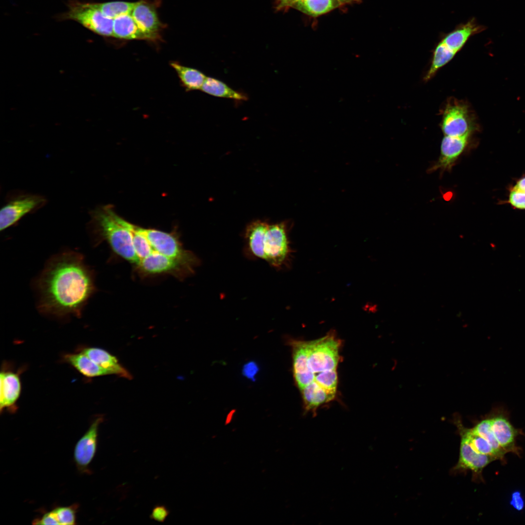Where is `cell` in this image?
<instances>
[{
	"mask_svg": "<svg viewBox=\"0 0 525 525\" xmlns=\"http://www.w3.org/2000/svg\"><path fill=\"white\" fill-rule=\"evenodd\" d=\"M63 359L79 372L88 378L111 374L108 371L99 366L80 351L79 353L66 354Z\"/></svg>",
	"mask_w": 525,
	"mask_h": 525,
	"instance_id": "19",
	"label": "cell"
},
{
	"mask_svg": "<svg viewBox=\"0 0 525 525\" xmlns=\"http://www.w3.org/2000/svg\"><path fill=\"white\" fill-rule=\"evenodd\" d=\"M486 29L472 18L465 23L458 25L455 29L443 36L441 41L450 50L457 53L472 35Z\"/></svg>",
	"mask_w": 525,
	"mask_h": 525,
	"instance_id": "15",
	"label": "cell"
},
{
	"mask_svg": "<svg viewBox=\"0 0 525 525\" xmlns=\"http://www.w3.org/2000/svg\"><path fill=\"white\" fill-rule=\"evenodd\" d=\"M90 216L88 227L93 240L106 242L114 253L133 264L132 223L119 216L109 204L91 210Z\"/></svg>",
	"mask_w": 525,
	"mask_h": 525,
	"instance_id": "2",
	"label": "cell"
},
{
	"mask_svg": "<svg viewBox=\"0 0 525 525\" xmlns=\"http://www.w3.org/2000/svg\"><path fill=\"white\" fill-rule=\"evenodd\" d=\"M468 108L462 101L451 99L443 112L441 128L444 136L461 137L471 136L473 127Z\"/></svg>",
	"mask_w": 525,
	"mask_h": 525,
	"instance_id": "6",
	"label": "cell"
},
{
	"mask_svg": "<svg viewBox=\"0 0 525 525\" xmlns=\"http://www.w3.org/2000/svg\"><path fill=\"white\" fill-rule=\"evenodd\" d=\"M342 5L347 4L357 3L360 2V0H338Z\"/></svg>",
	"mask_w": 525,
	"mask_h": 525,
	"instance_id": "35",
	"label": "cell"
},
{
	"mask_svg": "<svg viewBox=\"0 0 525 525\" xmlns=\"http://www.w3.org/2000/svg\"><path fill=\"white\" fill-rule=\"evenodd\" d=\"M46 199L35 194H19L11 198L1 208L0 212V230L12 226L21 218L33 210L43 206Z\"/></svg>",
	"mask_w": 525,
	"mask_h": 525,
	"instance_id": "7",
	"label": "cell"
},
{
	"mask_svg": "<svg viewBox=\"0 0 525 525\" xmlns=\"http://www.w3.org/2000/svg\"><path fill=\"white\" fill-rule=\"evenodd\" d=\"M169 513V511L164 506H157L153 509L150 517L157 521L163 522Z\"/></svg>",
	"mask_w": 525,
	"mask_h": 525,
	"instance_id": "29",
	"label": "cell"
},
{
	"mask_svg": "<svg viewBox=\"0 0 525 525\" xmlns=\"http://www.w3.org/2000/svg\"><path fill=\"white\" fill-rule=\"evenodd\" d=\"M304 412H312L315 416L317 409L323 404L333 401L336 394L322 388L314 383L300 390Z\"/></svg>",
	"mask_w": 525,
	"mask_h": 525,
	"instance_id": "18",
	"label": "cell"
},
{
	"mask_svg": "<svg viewBox=\"0 0 525 525\" xmlns=\"http://www.w3.org/2000/svg\"><path fill=\"white\" fill-rule=\"evenodd\" d=\"M22 369L16 372L5 362L2 365L0 374V413L5 409L11 413H15L18 409L17 402L21 389L19 375Z\"/></svg>",
	"mask_w": 525,
	"mask_h": 525,
	"instance_id": "8",
	"label": "cell"
},
{
	"mask_svg": "<svg viewBox=\"0 0 525 525\" xmlns=\"http://www.w3.org/2000/svg\"><path fill=\"white\" fill-rule=\"evenodd\" d=\"M39 311L61 319L80 317L95 287L92 271L82 255L65 251L48 261L36 280Z\"/></svg>",
	"mask_w": 525,
	"mask_h": 525,
	"instance_id": "1",
	"label": "cell"
},
{
	"mask_svg": "<svg viewBox=\"0 0 525 525\" xmlns=\"http://www.w3.org/2000/svg\"><path fill=\"white\" fill-rule=\"evenodd\" d=\"M494 435L500 446L506 452L517 453L515 438L518 431L511 424L502 408H497L489 416Z\"/></svg>",
	"mask_w": 525,
	"mask_h": 525,
	"instance_id": "13",
	"label": "cell"
},
{
	"mask_svg": "<svg viewBox=\"0 0 525 525\" xmlns=\"http://www.w3.org/2000/svg\"><path fill=\"white\" fill-rule=\"evenodd\" d=\"M96 4L105 16L114 19L120 16L131 13L135 2L114 1Z\"/></svg>",
	"mask_w": 525,
	"mask_h": 525,
	"instance_id": "26",
	"label": "cell"
},
{
	"mask_svg": "<svg viewBox=\"0 0 525 525\" xmlns=\"http://www.w3.org/2000/svg\"><path fill=\"white\" fill-rule=\"evenodd\" d=\"M113 36L123 39H146L131 13L113 19Z\"/></svg>",
	"mask_w": 525,
	"mask_h": 525,
	"instance_id": "20",
	"label": "cell"
},
{
	"mask_svg": "<svg viewBox=\"0 0 525 525\" xmlns=\"http://www.w3.org/2000/svg\"><path fill=\"white\" fill-rule=\"evenodd\" d=\"M341 345V340L332 332L319 339L306 341L307 368L313 381L320 372L337 370Z\"/></svg>",
	"mask_w": 525,
	"mask_h": 525,
	"instance_id": "3",
	"label": "cell"
},
{
	"mask_svg": "<svg viewBox=\"0 0 525 525\" xmlns=\"http://www.w3.org/2000/svg\"><path fill=\"white\" fill-rule=\"evenodd\" d=\"M510 505L518 511L523 509L525 507V501L520 491L516 490L512 493Z\"/></svg>",
	"mask_w": 525,
	"mask_h": 525,
	"instance_id": "30",
	"label": "cell"
},
{
	"mask_svg": "<svg viewBox=\"0 0 525 525\" xmlns=\"http://www.w3.org/2000/svg\"><path fill=\"white\" fill-rule=\"evenodd\" d=\"M79 351L84 353L99 366L115 374L129 380L132 378L130 373L122 366L117 358L106 350L96 347H84Z\"/></svg>",
	"mask_w": 525,
	"mask_h": 525,
	"instance_id": "16",
	"label": "cell"
},
{
	"mask_svg": "<svg viewBox=\"0 0 525 525\" xmlns=\"http://www.w3.org/2000/svg\"><path fill=\"white\" fill-rule=\"evenodd\" d=\"M258 371L259 368L256 363L250 362L244 366L243 373L245 377L253 379Z\"/></svg>",
	"mask_w": 525,
	"mask_h": 525,
	"instance_id": "32",
	"label": "cell"
},
{
	"mask_svg": "<svg viewBox=\"0 0 525 525\" xmlns=\"http://www.w3.org/2000/svg\"><path fill=\"white\" fill-rule=\"evenodd\" d=\"M200 90L218 97L241 101L248 99L245 94L234 90L219 80L210 77H207Z\"/></svg>",
	"mask_w": 525,
	"mask_h": 525,
	"instance_id": "23",
	"label": "cell"
},
{
	"mask_svg": "<svg viewBox=\"0 0 525 525\" xmlns=\"http://www.w3.org/2000/svg\"><path fill=\"white\" fill-rule=\"evenodd\" d=\"M456 54L440 40L434 50L431 64L424 77V80L428 81L431 79L437 72L449 62Z\"/></svg>",
	"mask_w": 525,
	"mask_h": 525,
	"instance_id": "24",
	"label": "cell"
},
{
	"mask_svg": "<svg viewBox=\"0 0 525 525\" xmlns=\"http://www.w3.org/2000/svg\"><path fill=\"white\" fill-rule=\"evenodd\" d=\"M461 437L458 461L454 468L455 472L471 470L474 475H481L483 469L497 459L494 456L479 454L475 451L467 440Z\"/></svg>",
	"mask_w": 525,
	"mask_h": 525,
	"instance_id": "12",
	"label": "cell"
},
{
	"mask_svg": "<svg viewBox=\"0 0 525 525\" xmlns=\"http://www.w3.org/2000/svg\"><path fill=\"white\" fill-rule=\"evenodd\" d=\"M342 5L338 0H299L292 7L310 16L316 17Z\"/></svg>",
	"mask_w": 525,
	"mask_h": 525,
	"instance_id": "22",
	"label": "cell"
},
{
	"mask_svg": "<svg viewBox=\"0 0 525 525\" xmlns=\"http://www.w3.org/2000/svg\"><path fill=\"white\" fill-rule=\"evenodd\" d=\"M131 15L146 40L159 39L162 24L152 4L145 0L136 2Z\"/></svg>",
	"mask_w": 525,
	"mask_h": 525,
	"instance_id": "10",
	"label": "cell"
},
{
	"mask_svg": "<svg viewBox=\"0 0 525 525\" xmlns=\"http://www.w3.org/2000/svg\"><path fill=\"white\" fill-rule=\"evenodd\" d=\"M67 6L68 10L58 19L72 20L98 35L113 36V19L105 16L96 3L70 0Z\"/></svg>",
	"mask_w": 525,
	"mask_h": 525,
	"instance_id": "4",
	"label": "cell"
},
{
	"mask_svg": "<svg viewBox=\"0 0 525 525\" xmlns=\"http://www.w3.org/2000/svg\"><path fill=\"white\" fill-rule=\"evenodd\" d=\"M33 524L58 525L52 511L45 513L41 518L35 519L33 521Z\"/></svg>",
	"mask_w": 525,
	"mask_h": 525,
	"instance_id": "31",
	"label": "cell"
},
{
	"mask_svg": "<svg viewBox=\"0 0 525 525\" xmlns=\"http://www.w3.org/2000/svg\"><path fill=\"white\" fill-rule=\"evenodd\" d=\"M511 185L513 187L525 192V175L516 179L515 182Z\"/></svg>",
	"mask_w": 525,
	"mask_h": 525,
	"instance_id": "34",
	"label": "cell"
},
{
	"mask_svg": "<svg viewBox=\"0 0 525 525\" xmlns=\"http://www.w3.org/2000/svg\"><path fill=\"white\" fill-rule=\"evenodd\" d=\"M470 429L473 433L482 437L490 443L498 459L503 458L507 452L500 446L494 435L490 416L481 420Z\"/></svg>",
	"mask_w": 525,
	"mask_h": 525,
	"instance_id": "25",
	"label": "cell"
},
{
	"mask_svg": "<svg viewBox=\"0 0 525 525\" xmlns=\"http://www.w3.org/2000/svg\"><path fill=\"white\" fill-rule=\"evenodd\" d=\"M285 222L268 225L263 242V260L275 268L285 265L291 250Z\"/></svg>",
	"mask_w": 525,
	"mask_h": 525,
	"instance_id": "5",
	"label": "cell"
},
{
	"mask_svg": "<svg viewBox=\"0 0 525 525\" xmlns=\"http://www.w3.org/2000/svg\"><path fill=\"white\" fill-rule=\"evenodd\" d=\"M508 196L506 200H501L500 204H509L514 209L525 210V192L515 188L511 185L508 188Z\"/></svg>",
	"mask_w": 525,
	"mask_h": 525,
	"instance_id": "28",
	"label": "cell"
},
{
	"mask_svg": "<svg viewBox=\"0 0 525 525\" xmlns=\"http://www.w3.org/2000/svg\"><path fill=\"white\" fill-rule=\"evenodd\" d=\"M292 351L293 373L296 385L301 390L313 381L307 368L306 341L290 339Z\"/></svg>",
	"mask_w": 525,
	"mask_h": 525,
	"instance_id": "14",
	"label": "cell"
},
{
	"mask_svg": "<svg viewBox=\"0 0 525 525\" xmlns=\"http://www.w3.org/2000/svg\"><path fill=\"white\" fill-rule=\"evenodd\" d=\"M299 0H277L276 9L278 10H282L288 8H292V6Z\"/></svg>",
	"mask_w": 525,
	"mask_h": 525,
	"instance_id": "33",
	"label": "cell"
},
{
	"mask_svg": "<svg viewBox=\"0 0 525 525\" xmlns=\"http://www.w3.org/2000/svg\"><path fill=\"white\" fill-rule=\"evenodd\" d=\"M77 508L78 505L74 504L68 507H57L52 511L58 525H75Z\"/></svg>",
	"mask_w": 525,
	"mask_h": 525,
	"instance_id": "27",
	"label": "cell"
},
{
	"mask_svg": "<svg viewBox=\"0 0 525 525\" xmlns=\"http://www.w3.org/2000/svg\"><path fill=\"white\" fill-rule=\"evenodd\" d=\"M102 416L98 417L88 431L77 442L74 450V458L81 472H88V466L97 451L99 426L103 422Z\"/></svg>",
	"mask_w": 525,
	"mask_h": 525,
	"instance_id": "9",
	"label": "cell"
},
{
	"mask_svg": "<svg viewBox=\"0 0 525 525\" xmlns=\"http://www.w3.org/2000/svg\"><path fill=\"white\" fill-rule=\"evenodd\" d=\"M268 225L257 220L247 226L245 235L246 251L250 257L263 260V242Z\"/></svg>",
	"mask_w": 525,
	"mask_h": 525,
	"instance_id": "17",
	"label": "cell"
},
{
	"mask_svg": "<svg viewBox=\"0 0 525 525\" xmlns=\"http://www.w3.org/2000/svg\"><path fill=\"white\" fill-rule=\"evenodd\" d=\"M187 91L201 89L207 77L199 70L183 66L177 62L170 63Z\"/></svg>",
	"mask_w": 525,
	"mask_h": 525,
	"instance_id": "21",
	"label": "cell"
},
{
	"mask_svg": "<svg viewBox=\"0 0 525 525\" xmlns=\"http://www.w3.org/2000/svg\"><path fill=\"white\" fill-rule=\"evenodd\" d=\"M470 136L454 137L444 136L440 146V154L438 161L430 168L432 172L440 170H450L467 147Z\"/></svg>",
	"mask_w": 525,
	"mask_h": 525,
	"instance_id": "11",
	"label": "cell"
}]
</instances>
